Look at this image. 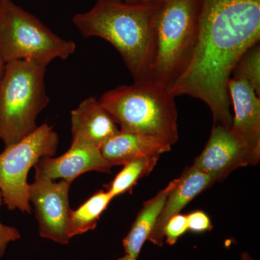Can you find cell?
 <instances>
[{"label":"cell","instance_id":"6da1fadb","mask_svg":"<svg viewBox=\"0 0 260 260\" xmlns=\"http://www.w3.org/2000/svg\"><path fill=\"white\" fill-rule=\"evenodd\" d=\"M259 41L260 0H201L196 49L169 91L203 101L214 124L231 129L228 83L238 61Z\"/></svg>","mask_w":260,"mask_h":260},{"label":"cell","instance_id":"7a4b0ae2","mask_svg":"<svg viewBox=\"0 0 260 260\" xmlns=\"http://www.w3.org/2000/svg\"><path fill=\"white\" fill-rule=\"evenodd\" d=\"M160 3L97 0L89 11L74 15L73 22L83 37H99L110 43L120 54L135 83L149 81Z\"/></svg>","mask_w":260,"mask_h":260},{"label":"cell","instance_id":"3957f363","mask_svg":"<svg viewBox=\"0 0 260 260\" xmlns=\"http://www.w3.org/2000/svg\"><path fill=\"white\" fill-rule=\"evenodd\" d=\"M201 0H164L157 10L149 81L168 90L185 72L196 49Z\"/></svg>","mask_w":260,"mask_h":260},{"label":"cell","instance_id":"277c9868","mask_svg":"<svg viewBox=\"0 0 260 260\" xmlns=\"http://www.w3.org/2000/svg\"><path fill=\"white\" fill-rule=\"evenodd\" d=\"M99 102L121 132L156 137L172 145L179 139L175 96L153 82L120 85Z\"/></svg>","mask_w":260,"mask_h":260},{"label":"cell","instance_id":"5b68a950","mask_svg":"<svg viewBox=\"0 0 260 260\" xmlns=\"http://www.w3.org/2000/svg\"><path fill=\"white\" fill-rule=\"evenodd\" d=\"M47 63H6L0 78V138L5 148L16 144L38 127V115L47 107L44 77Z\"/></svg>","mask_w":260,"mask_h":260},{"label":"cell","instance_id":"8992f818","mask_svg":"<svg viewBox=\"0 0 260 260\" xmlns=\"http://www.w3.org/2000/svg\"><path fill=\"white\" fill-rule=\"evenodd\" d=\"M76 48L74 42L59 37L12 0H0V55L5 64L16 60L47 64L55 59L66 60Z\"/></svg>","mask_w":260,"mask_h":260},{"label":"cell","instance_id":"52a82bcc","mask_svg":"<svg viewBox=\"0 0 260 260\" xmlns=\"http://www.w3.org/2000/svg\"><path fill=\"white\" fill-rule=\"evenodd\" d=\"M59 140L53 126L44 123L0 153V191L8 209L31 213L27 181L29 171L39 159L55 155Z\"/></svg>","mask_w":260,"mask_h":260},{"label":"cell","instance_id":"ba28073f","mask_svg":"<svg viewBox=\"0 0 260 260\" xmlns=\"http://www.w3.org/2000/svg\"><path fill=\"white\" fill-rule=\"evenodd\" d=\"M72 182L35 179L29 186V201L35 208L41 237L60 244L70 242L68 224L71 209L69 191Z\"/></svg>","mask_w":260,"mask_h":260},{"label":"cell","instance_id":"9c48e42d","mask_svg":"<svg viewBox=\"0 0 260 260\" xmlns=\"http://www.w3.org/2000/svg\"><path fill=\"white\" fill-rule=\"evenodd\" d=\"M228 90L233 105L231 132L247 157L249 165L260 160V96L246 80L231 77Z\"/></svg>","mask_w":260,"mask_h":260},{"label":"cell","instance_id":"30bf717a","mask_svg":"<svg viewBox=\"0 0 260 260\" xmlns=\"http://www.w3.org/2000/svg\"><path fill=\"white\" fill-rule=\"evenodd\" d=\"M35 179H61L73 183L85 173H110L113 167L102 156L99 148L88 145L71 143L66 153L59 157H44L34 167Z\"/></svg>","mask_w":260,"mask_h":260},{"label":"cell","instance_id":"8fae6325","mask_svg":"<svg viewBox=\"0 0 260 260\" xmlns=\"http://www.w3.org/2000/svg\"><path fill=\"white\" fill-rule=\"evenodd\" d=\"M248 165L245 152L230 129L214 124L209 140L192 166L218 181Z\"/></svg>","mask_w":260,"mask_h":260},{"label":"cell","instance_id":"7c38bea8","mask_svg":"<svg viewBox=\"0 0 260 260\" xmlns=\"http://www.w3.org/2000/svg\"><path fill=\"white\" fill-rule=\"evenodd\" d=\"M120 129L99 100L89 97L71 112L72 143L100 148Z\"/></svg>","mask_w":260,"mask_h":260},{"label":"cell","instance_id":"4fadbf2b","mask_svg":"<svg viewBox=\"0 0 260 260\" xmlns=\"http://www.w3.org/2000/svg\"><path fill=\"white\" fill-rule=\"evenodd\" d=\"M215 182L210 176L193 166L186 169L180 177L172 181V189L148 240L154 244L162 246L164 227L168 220L180 213L191 200Z\"/></svg>","mask_w":260,"mask_h":260},{"label":"cell","instance_id":"5bb4252c","mask_svg":"<svg viewBox=\"0 0 260 260\" xmlns=\"http://www.w3.org/2000/svg\"><path fill=\"white\" fill-rule=\"evenodd\" d=\"M170 143L149 135L119 131L100 147L101 153L109 164L121 166L134 159L160 156L172 150Z\"/></svg>","mask_w":260,"mask_h":260},{"label":"cell","instance_id":"9a60e30c","mask_svg":"<svg viewBox=\"0 0 260 260\" xmlns=\"http://www.w3.org/2000/svg\"><path fill=\"white\" fill-rule=\"evenodd\" d=\"M172 186L171 181L165 189L143 204L129 233L123 240L126 254L135 258L139 256L143 244L153 232Z\"/></svg>","mask_w":260,"mask_h":260},{"label":"cell","instance_id":"2e32d148","mask_svg":"<svg viewBox=\"0 0 260 260\" xmlns=\"http://www.w3.org/2000/svg\"><path fill=\"white\" fill-rule=\"evenodd\" d=\"M114 198L107 190H99L76 210L70 212L68 235L70 239L94 230L102 213Z\"/></svg>","mask_w":260,"mask_h":260},{"label":"cell","instance_id":"e0dca14e","mask_svg":"<svg viewBox=\"0 0 260 260\" xmlns=\"http://www.w3.org/2000/svg\"><path fill=\"white\" fill-rule=\"evenodd\" d=\"M160 156L145 157L126 162L114 179L104 185L106 190L114 198L131 190L140 179L153 170Z\"/></svg>","mask_w":260,"mask_h":260},{"label":"cell","instance_id":"ac0fdd59","mask_svg":"<svg viewBox=\"0 0 260 260\" xmlns=\"http://www.w3.org/2000/svg\"><path fill=\"white\" fill-rule=\"evenodd\" d=\"M246 80L260 96V44L244 53L233 70L232 76Z\"/></svg>","mask_w":260,"mask_h":260},{"label":"cell","instance_id":"d6986e66","mask_svg":"<svg viewBox=\"0 0 260 260\" xmlns=\"http://www.w3.org/2000/svg\"><path fill=\"white\" fill-rule=\"evenodd\" d=\"M188 231L186 215L179 213L168 220L164 227V236L167 244L174 245L178 239Z\"/></svg>","mask_w":260,"mask_h":260},{"label":"cell","instance_id":"ffe728a7","mask_svg":"<svg viewBox=\"0 0 260 260\" xmlns=\"http://www.w3.org/2000/svg\"><path fill=\"white\" fill-rule=\"evenodd\" d=\"M188 230L194 233H203L212 229V223L208 215L204 212H192L186 215Z\"/></svg>","mask_w":260,"mask_h":260},{"label":"cell","instance_id":"44dd1931","mask_svg":"<svg viewBox=\"0 0 260 260\" xmlns=\"http://www.w3.org/2000/svg\"><path fill=\"white\" fill-rule=\"evenodd\" d=\"M4 203L3 195L0 191V206ZM21 238L18 229L7 226L0 222V260L4 254L7 246L10 242H15Z\"/></svg>","mask_w":260,"mask_h":260},{"label":"cell","instance_id":"7402d4cb","mask_svg":"<svg viewBox=\"0 0 260 260\" xmlns=\"http://www.w3.org/2000/svg\"><path fill=\"white\" fill-rule=\"evenodd\" d=\"M112 1L120 2L128 4H139V3H159L164 0H112Z\"/></svg>","mask_w":260,"mask_h":260},{"label":"cell","instance_id":"603a6c76","mask_svg":"<svg viewBox=\"0 0 260 260\" xmlns=\"http://www.w3.org/2000/svg\"><path fill=\"white\" fill-rule=\"evenodd\" d=\"M5 66V61H3V58H2L1 55H0V78H1L2 75L3 74V72H4Z\"/></svg>","mask_w":260,"mask_h":260},{"label":"cell","instance_id":"cb8c5ba5","mask_svg":"<svg viewBox=\"0 0 260 260\" xmlns=\"http://www.w3.org/2000/svg\"><path fill=\"white\" fill-rule=\"evenodd\" d=\"M117 260H137V258L134 257L129 254H126L125 256H122V257L119 258Z\"/></svg>","mask_w":260,"mask_h":260}]
</instances>
